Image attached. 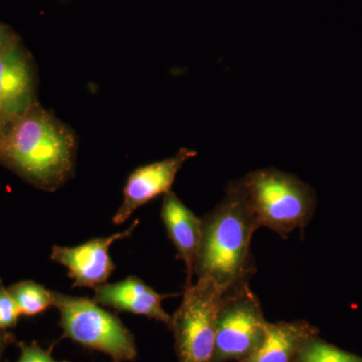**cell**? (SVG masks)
<instances>
[{
    "mask_svg": "<svg viewBox=\"0 0 362 362\" xmlns=\"http://www.w3.org/2000/svg\"><path fill=\"white\" fill-rule=\"evenodd\" d=\"M317 333L316 328L306 321L268 322L263 342L240 362H294L304 342Z\"/></svg>",
    "mask_w": 362,
    "mask_h": 362,
    "instance_id": "obj_12",
    "label": "cell"
},
{
    "mask_svg": "<svg viewBox=\"0 0 362 362\" xmlns=\"http://www.w3.org/2000/svg\"><path fill=\"white\" fill-rule=\"evenodd\" d=\"M77 135L40 102L14 117L0 137V164L33 187L54 192L75 171Z\"/></svg>",
    "mask_w": 362,
    "mask_h": 362,
    "instance_id": "obj_1",
    "label": "cell"
},
{
    "mask_svg": "<svg viewBox=\"0 0 362 362\" xmlns=\"http://www.w3.org/2000/svg\"><path fill=\"white\" fill-rule=\"evenodd\" d=\"M239 180L259 226L286 235L304 228L313 216L315 192L296 175L266 168Z\"/></svg>",
    "mask_w": 362,
    "mask_h": 362,
    "instance_id": "obj_3",
    "label": "cell"
},
{
    "mask_svg": "<svg viewBox=\"0 0 362 362\" xmlns=\"http://www.w3.org/2000/svg\"><path fill=\"white\" fill-rule=\"evenodd\" d=\"M13 120V117L8 113L4 102L0 99V137L6 133Z\"/></svg>",
    "mask_w": 362,
    "mask_h": 362,
    "instance_id": "obj_18",
    "label": "cell"
},
{
    "mask_svg": "<svg viewBox=\"0 0 362 362\" xmlns=\"http://www.w3.org/2000/svg\"><path fill=\"white\" fill-rule=\"evenodd\" d=\"M161 218L187 270V286L192 284L202 240V221L173 192L164 194Z\"/></svg>",
    "mask_w": 362,
    "mask_h": 362,
    "instance_id": "obj_11",
    "label": "cell"
},
{
    "mask_svg": "<svg viewBox=\"0 0 362 362\" xmlns=\"http://www.w3.org/2000/svg\"><path fill=\"white\" fill-rule=\"evenodd\" d=\"M23 44L20 35L11 26L0 21V59Z\"/></svg>",
    "mask_w": 362,
    "mask_h": 362,
    "instance_id": "obj_17",
    "label": "cell"
},
{
    "mask_svg": "<svg viewBox=\"0 0 362 362\" xmlns=\"http://www.w3.org/2000/svg\"><path fill=\"white\" fill-rule=\"evenodd\" d=\"M137 226L138 221H135L124 232L90 240L78 247L54 246L51 259L68 269L69 277L75 281L73 288L89 287L95 289L97 286L106 284L116 269L109 255L111 245L117 240L130 237Z\"/></svg>",
    "mask_w": 362,
    "mask_h": 362,
    "instance_id": "obj_7",
    "label": "cell"
},
{
    "mask_svg": "<svg viewBox=\"0 0 362 362\" xmlns=\"http://www.w3.org/2000/svg\"><path fill=\"white\" fill-rule=\"evenodd\" d=\"M225 292L211 281L197 279L185 286L182 301L171 316L178 362H211L216 317Z\"/></svg>",
    "mask_w": 362,
    "mask_h": 362,
    "instance_id": "obj_5",
    "label": "cell"
},
{
    "mask_svg": "<svg viewBox=\"0 0 362 362\" xmlns=\"http://www.w3.org/2000/svg\"><path fill=\"white\" fill-rule=\"evenodd\" d=\"M16 342V337L9 331L0 329V361L9 345Z\"/></svg>",
    "mask_w": 362,
    "mask_h": 362,
    "instance_id": "obj_19",
    "label": "cell"
},
{
    "mask_svg": "<svg viewBox=\"0 0 362 362\" xmlns=\"http://www.w3.org/2000/svg\"><path fill=\"white\" fill-rule=\"evenodd\" d=\"M21 315L18 304L0 280V329L16 327Z\"/></svg>",
    "mask_w": 362,
    "mask_h": 362,
    "instance_id": "obj_15",
    "label": "cell"
},
{
    "mask_svg": "<svg viewBox=\"0 0 362 362\" xmlns=\"http://www.w3.org/2000/svg\"><path fill=\"white\" fill-rule=\"evenodd\" d=\"M21 315L35 316L54 306V291L33 281H21L7 288Z\"/></svg>",
    "mask_w": 362,
    "mask_h": 362,
    "instance_id": "obj_13",
    "label": "cell"
},
{
    "mask_svg": "<svg viewBox=\"0 0 362 362\" xmlns=\"http://www.w3.org/2000/svg\"><path fill=\"white\" fill-rule=\"evenodd\" d=\"M21 350L20 358L16 362H70L66 361H58L52 358V349H42L37 342H32L30 344L26 343H18Z\"/></svg>",
    "mask_w": 362,
    "mask_h": 362,
    "instance_id": "obj_16",
    "label": "cell"
},
{
    "mask_svg": "<svg viewBox=\"0 0 362 362\" xmlns=\"http://www.w3.org/2000/svg\"><path fill=\"white\" fill-rule=\"evenodd\" d=\"M169 296L159 294L141 279L131 276L114 284L97 286L94 301L116 311L156 319L170 328L171 316L162 307V301Z\"/></svg>",
    "mask_w": 362,
    "mask_h": 362,
    "instance_id": "obj_10",
    "label": "cell"
},
{
    "mask_svg": "<svg viewBox=\"0 0 362 362\" xmlns=\"http://www.w3.org/2000/svg\"><path fill=\"white\" fill-rule=\"evenodd\" d=\"M267 324L258 297L247 281L233 286L221 299L211 362L246 359L263 342Z\"/></svg>",
    "mask_w": 362,
    "mask_h": 362,
    "instance_id": "obj_6",
    "label": "cell"
},
{
    "mask_svg": "<svg viewBox=\"0 0 362 362\" xmlns=\"http://www.w3.org/2000/svg\"><path fill=\"white\" fill-rule=\"evenodd\" d=\"M54 301L61 316L63 337L85 349L103 352L113 362L137 358L132 333L118 317L104 310L94 300L54 292Z\"/></svg>",
    "mask_w": 362,
    "mask_h": 362,
    "instance_id": "obj_4",
    "label": "cell"
},
{
    "mask_svg": "<svg viewBox=\"0 0 362 362\" xmlns=\"http://www.w3.org/2000/svg\"><path fill=\"white\" fill-rule=\"evenodd\" d=\"M37 90L35 61L21 44L0 59V99L14 118L39 102Z\"/></svg>",
    "mask_w": 362,
    "mask_h": 362,
    "instance_id": "obj_9",
    "label": "cell"
},
{
    "mask_svg": "<svg viewBox=\"0 0 362 362\" xmlns=\"http://www.w3.org/2000/svg\"><path fill=\"white\" fill-rule=\"evenodd\" d=\"M197 156L192 149L180 148L170 158L138 168L128 177L124 187V201L112 218L114 225H122L136 209L171 190L183 164Z\"/></svg>",
    "mask_w": 362,
    "mask_h": 362,
    "instance_id": "obj_8",
    "label": "cell"
},
{
    "mask_svg": "<svg viewBox=\"0 0 362 362\" xmlns=\"http://www.w3.org/2000/svg\"><path fill=\"white\" fill-rule=\"evenodd\" d=\"M294 362H362V356L338 349L316 334L304 342Z\"/></svg>",
    "mask_w": 362,
    "mask_h": 362,
    "instance_id": "obj_14",
    "label": "cell"
},
{
    "mask_svg": "<svg viewBox=\"0 0 362 362\" xmlns=\"http://www.w3.org/2000/svg\"><path fill=\"white\" fill-rule=\"evenodd\" d=\"M202 221L194 275L226 292L251 273V240L259 228L240 180L228 183L223 201Z\"/></svg>",
    "mask_w": 362,
    "mask_h": 362,
    "instance_id": "obj_2",
    "label": "cell"
}]
</instances>
